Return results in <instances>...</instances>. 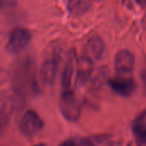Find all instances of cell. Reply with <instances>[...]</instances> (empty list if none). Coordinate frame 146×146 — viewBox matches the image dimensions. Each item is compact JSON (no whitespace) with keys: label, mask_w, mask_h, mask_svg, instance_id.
Returning a JSON list of instances; mask_svg holds the SVG:
<instances>
[{"label":"cell","mask_w":146,"mask_h":146,"mask_svg":"<svg viewBox=\"0 0 146 146\" xmlns=\"http://www.w3.org/2000/svg\"><path fill=\"white\" fill-rule=\"evenodd\" d=\"M35 70V63L30 58H23L14 66L11 83L15 94L21 98L37 94L39 88Z\"/></svg>","instance_id":"cell-1"},{"label":"cell","mask_w":146,"mask_h":146,"mask_svg":"<svg viewBox=\"0 0 146 146\" xmlns=\"http://www.w3.org/2000/svg\"><path fill=\"white\" fill-rule=\"evenodd\" d=\"M62 115L70 122H76L81 116L82 104L75 93L70 89L64 90L59 101Z\"/></svg>","instance_id":"cell-2"},{"label":"cell","mask_w":146,"mask_h":146,"mask_svg":"<svg viewBox=\"0 0 146 146\" xmlns=\"http://www.w3.org/2000/svg\"><path fill=\"white\" fill-rule=\"evenodd\" d=\"M30 40L31 34L27 29L17 28L9 35L5 47L6 51L11 55H18L26 49Z\"/></svg>","instance_id":"cell-3"},{"label":"cell","mask_w":146,"mask_h":146,"mask_svg":"<svg viewBox=\"0 0 146 146\" xmlns=\"http://www.w3.org/2000/svg\"><path fill=\"white\" fill-rule=\"evenodd\" d=\"M44 127V122L40 116L34 110H28L23 115L19 122L20 131L28 137H35Z\"/></svg>","instance_id":"cell-4"},{"label":"cell","mask_w":146,"mask_h":146,"mask_svg":"<svg viewBox=\"0 0 146 146\" xmlns=\"http://www.w3.org/2000/svg\"><path fill=\"white\" fill-rule=\"evenodd\" d=\"M60 62V54L56 51L48 55L43 61L40 69V78L46 85H52L54 84L58 65Z\"/></svg>","instance_id":"cell-5"},{"label":"cell","mask_w":146,"mask_h":146,"mask_svg":"<svg viewBox=\"0 0 146 146\" xmlns=\"http://www.w3.org/2000/svg\"><path fill=\"white\" fill-rule=\"evenodd\" d=\"M108 84L114 93L122 97H129L136 90L135 81L131 78L124 77V75L109 79Z\"/></svg>","instance_id":"cell-6"},{"label":"cell","mask_w":146,"mask_h":146,"mask_svg":"<svg viewBox=\"0 0 146 146\" xmlns=\"http://www.w3.org/2000/svg\"><path fill=\"white\" fill-rule=\"evenodd\" d=\"M78 62V59L77 57V53L74 49H71L70 51H69L66 56V60L61 75V85L64 90L70 89L74 75L77 73Z\"/></svg>","instance_id":"cell-7"},{"label":"cell","mask_w":146,"mask_h":146,"mask_svg":"<svg viewBox=\"0 0 146 146\" xmlns=\"http://www.w3.org/2000/svg\"><path fill=\"white\" fill-rule=\"evenodd\" d=\"M135 66V56L127 50H119L114 58V68L119 75H127L131 73Z\"/></svg>","instance_id":"cell-8"},{"label":"cell","mask_w":146,"mask_h":146,"mask_svg":"<svg viewBox=\"0 0 146 146\" xmlns=\"http://www.w3.org/2000/svg\"><path fill=\"white\" fill-rule=\"evenodd\" d=\"M104 52V41L98 35L90 37L84 46V57L92 62L99 60Z\"/></svg>","instance_id":"cell-9"},{"label":"cell","mask_w":146,"mask_h":146,"mask_svg":"<svg viewBox=\"0 0 146 146\" xmlns=\"http://www.w3.org/2000/svg\"><path fill=\"white\" fill-rule=\"evenodd\" d=\"M93 64L94 62L84 56L78 59L76 73V81L78 84L83 85L89 82L93 73Z\"/></svg>","instance_id":"cell-10"},{"label":"cell","mask_w":146,"mask_h":146,"mask_svg":"<svg viewBox=\"0 0 146 146\" xmlns=\"http://www.w3.org/2000/svg\"><path fill=\"white\" fill-rule=\"evenodd\" d=\"M93 0H69L67 8L73 16H83L91 8Z\"/></svg>","instance_id":"cell-11"},{"label":"cell","mask_w":146,"mask_h":146,"mask_svg":"<svg viewBox=\"0 0 146 146\" xmlns=\"http://www.w3.org/2000/svg\"><path fill=\"white\" fill-rule=\"evenodd\" d=\"M146 110L141 113L135 119L132 130L137 140L141 143H146Z\"/></svg>","instance_id":"cell-12"},{"label":"cell","mask_w":146,"mask_h":146,"mask_svg":"<svg viewBox=\"0 0 146 146\" xmlns=\"http://www.w3.org/2000/svg\"><path fill=\"white\" fill-rule=\"evenodd\" d=\"M73 140V146H96L95 143L87 137H78Z\"/></svg>","instance_id":"cell-13"},{"label":"cell","mask_w":146,"mask_h":146,"mask_svg":"<svg viewBox=\"0 0 146 146\" xmlns=\"http://www.w3.org/2000/svg\"><path fill=\"white\" fill-rule=\"evenodd\" d=\"M142 81H143V93L146 96V70H143L142 73Z\"/></svg>","instance_id":"cell-14"},{"label":"cell","mask_w":146,"mask_h":146,"mask_svg":"<svg viewBox=\"0 0 146 146\" xmlns=\"http://www.w3.org/2000/svg\"><path fill=\"white\" fill-rule=\"evenodd\" d=\"M59 146H73V140L72 139H69V140H65L64 142H62Z\"/></svg>","instance_id":"cell-15"},{"label":"cell","mask_w":146,"mask_h":146,"mask_svg":"<svg viewBox=\"0 0 146 146\" xmlns=\"http://www.w3.org/2000/svg\"><path fill=\"white\" fill-rule=\"evenodd\" d=\"M7 1L6 0H0V10H1L2 8H4L6 5Z\"/></svg>","instance_id":"cell-16"},{"label":"cell","mask_w":146,"mask_h":146,"mask_svg":"<svg viewBox=\"0 0 146 146\" xmlns=\"http://www.w3.org/2000/svg\"><path fill=\"white\" fill-rule=\"evenodd\" d=\"M35 146H46V145H45V144H43V143H39V144L35 145Z\"/></svg>","instance_id":"cell-17"},{"label":"cell","mask_w":146,"mask_h":146,"mask_svg":"<svg viewBox=\"0 0 146 146\" xmlns=\"http://www.w3.org/2000/svg\"><path fill=\"white\" fill-rule=\"evenodd\" d=\"M1 129H2V125H1V122H0V131H1Z\"/></svg>","instance_id":"cell-18"},{"label":"cell","mask_w":146,"mask_h":146,"mask_svg":"<svg viewBox=\"0 0 146 146\" xmlns=\"http://www.w3.org/2000/svg\"><path fill=\"white\" fill-rule=\"evenodd\" d=\"M93 1H94V0H93ZM96 1H102V0H96Z\"/></svg>","instance_id":"cell-19"}]
</instances>
